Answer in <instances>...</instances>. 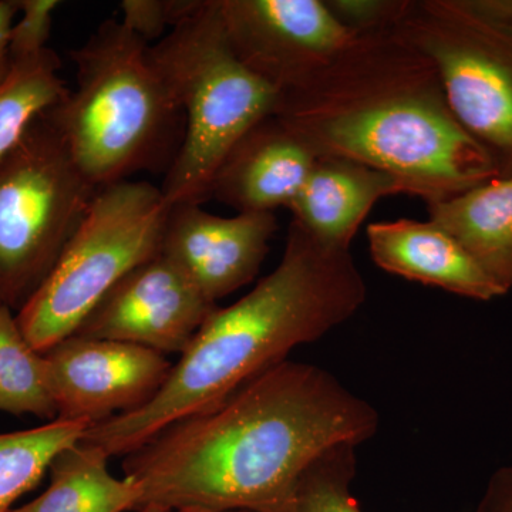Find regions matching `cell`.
Listing matches in <instances>:
<instances>
[{
  "instance_id": "10",
  "label": "cell",
  "mask_w": 512,
  "mask_h": 512,
  "mask_svg": "<svg viewBox=\"0 0 512 512\" xmlns=\"http://www.w3.org/2000/svg\"><path fill=\"white\" fill-rule=\"evenodd\" d=\"M57 419L101 423L150 402L173 363L154 350L72 335L43 353Z\"/></svg>"
},
{
  "instance_id": "20",
  "label": "cell",
  "mask_w": 512,
  "mask_h": 512,
  "mask_svg": "<svg viewBox=\"0 0 512 512\" xmlns=\"http://www.w3.org/2000/svg\"><path fill=\"white\" fill-rule=\"evenodd\" d=\"M12 312L0 303V412L56 420L45 357L32 348Z\"/></svg>"
},
{
  "instance_id": "16",
  "label": "cell",
  "mask_w": 512,
  "mask_h": 512,
  "mask_svg": "<svg viewBox=\"0 0 512 512\" xmlns=\"http://www.w3.org/2000/svg\"><path fill=\"white\" fill-rule=\"evenodd\" d=\"M427 211L431 222L512 291V178H493L448 200L431 202Z\"/></svg>"
},
{
  "instance_id": "6",
  "label": "cell",
  "mask_w": 512,
  "mask_h": 512,
  "mask_svg": "<svg viewBox=\"0 0 512 512\" xmlns=\"http://www.w3.org/2000/svg\"><path fill=\"white\" fill-rule=\"evenodd\" d=\"M168 212L161 187L147 181L97 190L55 268L16 315L33 349L45 353L74 335L124 276L161 254Z\"/></svg>"
},
{
  "instance_id": "18",
  "label": "cell",
  "mask_w": 512,
  "mask_h": 512,
  "mask_svg": "<svg viewBox=\"0 0 512 512\" xmlns=\"http://www.w3.org/2000/svg\"><path fill=\"white\" fill-rule=\"evenodd\" d=\"M89 421L56 419L36 429L0 433V512H12L49 473L53 460L83 439Z\"/></svg>"
},
{
  "instance_id": "15",
  "label": "cell",
  "mask_w": 512,
  "mask_h": 512,
  "mask_svg": "<svg viewBox=\"0 0 512 512\" xmlns=\"http://www.w3.org/2000/svg\"><path fill=\"white\" fill-rule=\"evenodd\" d=\"M396 194L404 188L393 175L348 158L318 157L288 210L313 237L350 249L375 204Z\"/></svg>"
},
{
  "instance_id": "26",
  "label": "cell",
  "mask_w": 512,
  "mask_h": 512,
  "mask_svg": "<svg viewBox=\"0 0 512 512\" xmlns=\"http://www.w3.org/2000/svg\"><path fill=\"white\" fill-rule=\"evenodd\" d=\"M19 13V0H0V83L8 77L12 60L9 55V36Z\"/></svg>"
},
{
  "instance_id": "8",
  "label": "cell",
  "mask_w": 512,
  "mask_h": 512,
  "mask_svg": "<svg viewBox=\"0 0 512 512\" xmlns=\"http://www.w3.org/2000/svg\"><path fill=\"white\" fill-rule=\"evenodd\" d=\"M394 30L434 63L458 123L512 178V25L471 0H407Z\"/></svg>"
},
{
  "instance_id": "5",
  "label": "cell",
  "mask_w": 512,
  "mask_h": 512,
  "mask_svg": "<svg viewBox=\"0 0 512 512\" xmlns=\"http://www.w3.org/2000/svg\"><path fill=\"white\" fill-rule=\"evenodd\" d=\"M147 56L185 117L183 146L161 191L170 207L202 204L224 158L249 128L275 114L279 94L235 55L218 0H200Z\"/></svg>"
},
{
  "instance_id": "2",
  "label": "cell",
  "mask_w": 512,
  "mask_h": 512,
  "mask_svg": "<svg viewBox=\"0 0 512 512\" xmlns=\"http://www.w3.org/2000/svg\"><path fill=\"white\" fill-rule=\"evenodd\" d=\"M275 116L318 157L384 171L426 204L498 177L451 111L434 63L394 29L356 35L322 72L281 94Z\"/></svg>"
},
{
  "instance_id": "9",
  "label": "cell",
  "mask_w": 512,
  "mask_h": 512,
  "mask_svg": "<svg viewBox=\"0 0 512 512\" xmlns=\"http://www.w3.org/2000/svg\"><path fill=\"white\" fill-rule=\"evenodd\" d=\"M229 45L281 96L322 72L355 39L323 0H218Z\"/></svg>"
},
{
  "instance_id": "13",
  "label": "cell",
  "mask_w": 512,
  "mask_h": 512,
  "mask_svg": "<svg viewBox=\"0 0 512 512\" xmlns=\"http://www.w3.org/2000/svg\"><path fill=\"white\" fill-rule=\"evenodd\" d=\"M316 160L312 147L272 114L231 148L212 180L210 198L238 212L288 208Z\"/></svg>"
},
{
  "instance_id": "1",
  "label": "cell",
  "mask_w": 512,
  "mask_h": 512,
  "mask_svg": "<svg viewBox=\"0 0 512 512\" xmlns=\"http://www.w3.org/2000/svg\"><path fill=\"white\" fill-rule=\"evenodd\" d=\"M379 421L328 370L284 360L161 430L124 457L123 471L140 487V508L282 512L313 461L372 439Z\"/></svg>"
},
{
  "instance_id": "17",
  "label": "cell",
  "mask_w": 512,
  "mask_h": 512,
  "mask_svg": "<svg viewBox=\"0 0 512 512\" xmlns=\"http://www.w3.org/2000/svg\"><path fill=\"white\" fill-rule=\"evenodd\" d=\"M109 456L82 441L66 448L49 468L45 493L12 512H127L138 510L140 487L109 471Z\"/></svg>"
},
{
  "instance_id": "24",
  "label": "cell",
  "mask_w": 512,
  "mask_h": 512,
  "mask_svg": "<svg viewBox=\"0 0 512 512\" xmlns=\"http://www.w3.org/2000/svg\"><path fill=\"white\" fill-rule=\"evenodd\" d=\"M120 10V22L147 45L171 28L170 0H124Z\"/></svg>"
},
{
  "instance_id": "19",
  "label": "cell",
  "mask_w": 512,
  "mask_h": 512,
  "mask_svg": "<svg viewBox=\"0 0 512 512\" xmlns=\"http://www.w3.org/2000/svg\"><path fill=\"white\" fill-rule=\"evenodd\" d=\"M62 60L47 47L39 55L13 60L0 83V163L18 147L30 124L63 100Z\"/></svg>"
},
{
  "instance_id": "28",
  "label": "cell",
  "mask_w": 512,
  "mask_h": 512,
  "mask_svg": "<svg viewBox=\"0 0 512 512\" xmlns=\"http://www.w3.org/2000/svg\"><path fill=\"white\" fill-rule=\"evenodd\" d=\"M136 512H168L163 507H158V505H146V507L140 508V510Z\"/></svg>"
},
{
  "instance_id": "7",
  "label": "cell",
  "mask_w": 512,
  "mask_h": 512,
  "mask_svg": "<svg viewBox=\"0 0 512 512\" xmlns=\"http://www.w3.org/2000/svg\"><path fill=\"white\" fill-rule=\"evenodd\" d=\"M97 190L45 111L0 163V303L19 312L29 302Z\"/></svg>"
},
{
  "instance_id": "14",
  "label": "cell",
  "mask_w": 512,
  "mask_h": 512,
  "mask_svg": "<svg viewBox=\"0 0 512 512\" xmlns=\"http://www.w3.org/2000/svg\"><path fill=\"white\" fill-rule=\"evenodd\" d=\"M366 232L373 262L389 274L480 302L508 293L456 239L430 220L375 222Z\"/></svg>"
},
{
  "instance_id": "4",
  "label": "cell",
  "mask_w": 512,
  "mask_h": 512,
  "mask_svg": "<svg viewBox=\"0 0 512 512\" xmlns=\"http://www.w3.org/2000/svg\"><path fill=\"white\" fill-rule=\"evenodd\" d=\"M148 46L120 20L101 23L70 52L76 87L47 110L80 173L96 188L167 173L183 146L185 117Z\"/></svg>"
},
{
  "instance_id": "12",
  "label": "cell",
  "mask_w": 512,
  "mask_h": 512,
  "mask_svg": "<svg viewBox=\"0 0 512 512\" xmlns=\"http://www.w3.org/2000/svg\"><path fill=\"white\" fill-rule=\"evenodd\" d=\"M201 205H171L161 254L208 301L217 303L254 281L278 231V220L275 212H238L225 218Z\"/></svg>"
},
{
  "instance_id": "27",
  "label": "cell",
  "mask_w": 512,
  "mask_h": 512,
  "mask_svg": "<svg viewBox=\"0 0 512 512\" xmlns=\"http://www.w3.org/2000/svg\"><path fill=\"white\" fill-rule=\"evenodd\" d=\"M474 5L485 15L512 25V0H476Z\"/></svg>"
},
{
  "instance_id": "21",
  "label": "cell",
  "mask_w": 512,
  "mask_h": 512,
  "mask_svg": "<svg viewBox=\"0 0 512 512\" xmlns=\"http://www.w3.org/2000/svg\"><path fill=\"white\" fill-rule=\"evenodd\" d=\"M356 447L339 446L313 461L282 512H362L350 491Z\"/></svg>"
},
{
  "instance_id": "25",
  "label": "cell",
  "mask_w": 512,
  "mask_h": 512,
  "mask_svg": "<svg viewBox=\"0 0 512 512\" xmlns=\"http://www.w3.org/2000/svg\"><path fill=\"white\" fill-rule=\"evenodd\" d=\"M476 512H512V466L494 471Z\"/></svg>"
},
{
  "instance_id": "11",
  "label": "cell",
  "mask_w": 512,
  "mask_h": 512,
  "mask_svg": "<svg viewBox=\"0 0 512 512\" xmlns=\"http://www.w3.org/2000/svg\"><path fill=\"white\" fill-rule=\"evenodd\" d=\"M218 308L163 254L124 276L74 335L183 353Z\"/></svg>"
},
{
  "instance_id": "29",
  "label": "cell",
  "mask_w": 512,
  "mask_h": 512,
  "mask_svg": "<svg viewBox=\"0 0 512 512\" xmlns=\"http://www.w3.org/2000/svg\"><path fill=\"white\" fill-rule=\"evenodd\" d=\"M168 512H251V511H212V510H198V508H185V510H173Z\"/></svg>"
},
{
  "instance_id": "23",
  "label": "cell",
  "mask_w": 512,
  "mask_h": 512,
  "mask_svg": "<svg viewBox=\"0 0 512 512\" xmlns=\"http://www.w3.org/2000/svg\"><path fill=\"white\" fill-rule=\"evenodd\" d=\"M407 0H326L335 18L355 35L394 29Z\"/></svg>"
},
{
  "instance_id": "22",
  "label": "cell",
  "mask_w": 512,
  "mask_h": 512,
  "mask_svg": "<svg viewBox=\"0 0 512 512\" xmlns=\"http://www.w3.org/2000/svg\"><path fill=\"white\" fill-rule=\"evenodd\" d=\"M57 0H19L18 22L13 23L9 36L10 60L26 59L47 49L52 32L53 13Z\"/></svg>"
},
{
  "instance_id": "3",
  "label": "cell",
  "mask_w": 512,
  "mask_h": 512,
  "mask_svg": "<svg viewBox=\"0 0 512 512\" xmlns=\"http://www.w3.org/2000/svg\"><path fill=\"white\" fill-rule=\"evenodd\" d=\"M367 286L350 249L291 222L275 271L228 308L218 306L147 404L86 431L109 457L134 453L175 421L204 412L338 328L365 305Z\"/></svg>"
}]
</instances>
